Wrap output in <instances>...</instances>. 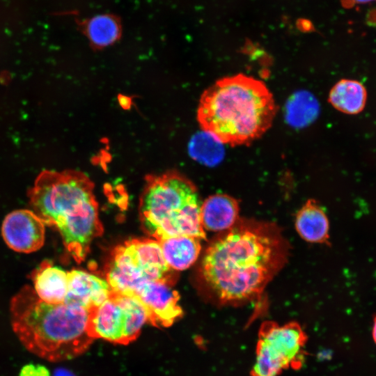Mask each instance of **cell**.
Segmentation results:
<instances>
[{"instance_id":"cell-13","label":"cell","mask_w":376,"mask_h":376,"mask_svg":"<svg viewBox=\"0 0 376 376\" xmlns=\"http://www.w3.org/2000/svg\"><path fill=\"white\" fill-rule=\"evenodd\" d=\"M31 278L38 297L47 304L64 303L68 288V272L54 266L49 260H43L33 271Z\"/></svg>"},{"instance_id":"cell-8","label":"cell","mask_w":376,"mask_h":376,"mask_svg":"<svg viewBox=\"0 0 376 376\" xmlns=\"http://www.w3.org/2000/svg\"><path fill=\"white\" fill-rule=\"evenodd\" d=\"M147 322V312L137 298L113 291L100 305L89 310L91 336L113 343L134 341Z\"/></svg>"},{"instance_id":"cell-7","label":"cell","mask_w":376,"mask_h":376,"mask_svg":"<svg viewBox=\"0 0 376 376\" xmlns=\"http://www.w3.org/2000/svg\"><path fill=\"white\" fill-rule=\"evenodd\" d=\"M306 339L297 322H264L259 331L251 376H279L289 368H299L304 361Z\"/></svg>"},{"instance_id":"cell-6","label":"cell","mask_w":376,"mask_h":376,"mask_svg":"<svg viewBox=\"0 0 376 376\" xmlns=\"http://www.w3.org/2000/svg\"><path fill=\"white\" fill-rule=\"evenodd\" d=\"M173 270L166 263L158 241L134 238L113 249L106 281L111 291L130 296L148 282L173 285Z\"/></svg>"},{"instance_id":"cell-11","label":"cell","mask_w":376,"mask_h":376,"mask_svg":"<svg viewBox=\"0 0 376 376\" xmlns=\"http://www.w3.org/2000/svg\"><path fill=\"white\" fill-rule=\"evenodd\" d=\"M111 291L106 280L84 271L72 269L68 272L64 303L90 310L104 302Z\"/></svg>"},{"instance_id":"cell-19","label":"cell","mask_w":376,"mask_h":376,"mask_svg":"<svg viewBox=\"0 0 376 376\" xmlns=\"http://www.w3.org/2000/svg\"><path fill=\"white\" fill-rule=\"evenodd\" d=\"M19 376H50V374L43 366L27 364L22 368Z\"/></svg>"},{"instance_id":"cell-15","label":"cell","mask_w":376,"mask_h":376,"mask_svg":"<svg viewBox=\"0 0 376 376\" xmlns=\"http://www.w3.org/2000/svg\"><path fill=\"white\" fill-rule=\"evenodd\" d=\"M201 240L188 235L171 237L159 241L168 265L173 270H184L197 260Z\"/></svg>"},{"instance_id":"cell-16","label":"cell","mask_w":376,"mask_h":376,"mask_svg":"<svg viewBox=\"0 0 376 376\" xmlns=\"http://www.w3.org/2000/svg\"><path fill=\"white\" fill-rule=\"evenodd\" d=\"M366 100V91L359 81L343 79L337 82L331 89L329 101L338 111L355 114L364 107Z\"/></svg>"},{"instance_id":"cell-21","label":"cell","mask_w":376,"mask_h":376,"mask_svg":"<svg viewBox=\"0 0 376 376\" xmlns=\"http://www.w3.org/2000/svg\"><path fill=\"white\" fill-rule=\"evenodd\" d=\"M347 0H345V3L347 2ZM376 1V0H350V3H369V2H371V1Z\"/></svg>"},{"instance_id":"cell-12","label":"cell","mask_w":376,"mask_h":376,"mask_svg":"<svg viewBox=\"0 0 376 376\" xmlns=\"http://www.w3.org/2000/svg\"><path fill=\"white\" fill-rule=\"evenodd\" d=\"M238 201L225 194L207 198L201 207V223L209 231L222 232L231 228L239 219Z\"/></svg>"},{"instance_id":"cell-18","label":"cell","mask_w":376,"mask_h":376,"mask_svg":"<svg viewBox=\"0 0 376 376\" xmlns=\"http://www.w3.org/2000/svg\"><path fill=\"white\" fill-rule=\"evenodd\" d=\"M318 109L314 98L307 93L296 94L288 104L289 123L296 126L307 124L316 116Z\"/></svg>"},{"instance_id":"cell-4","label":"cell","mask_w":376,"mask_h":376,"mask_svg":"<svg viewBox=\"0 0 376 376\" xmlns=\"http://www.w3.org/2000/svg\"><path fill=\"white\" fill-rule=\"evenodd\" d=\"M11 325L31 353L52 362L83 354L94 338L89 332V310L65 303L47 304L25 285L10 301Z\"/></svg>"},{"instance_id":"cell-20","label":"cell","mask_w":376,"mask_h":376,"mask_svg":"<svg viewBox=\"0 0 376 376\" xmlns=\"http://www.w3.org/2000/svg\"><path fill=\"white\" fill-rule=\"evenodd\" d=\"M372 334H373V340L375 343L376 344V316L375 317L374 321H373Z\"/></svg>"},{"instance_id":"cell-2","label":"cell","mask_w":376,"mask_h":376,"mask_svg":"<svg viewBox=\"0 0 376 376\" xmlns=\"http://www.w3.org/2000/svg\"><path fill=\"white\" fill-rule=\"evenodd\" d=\"M276 111L266 84L239 73L222 77L204 91L196 118L202 130L220 143L248 146L271 127Z\"/></svg>"},{"instance_id":"cell-3","label":"cell","mask_w":376,"mask_h":376,"mask_svg":"<svg viewBox=\"0 0 376 376\" xmlns=\"http://www.w3.org/2000/svg\"><path fill=\"white\" fill-rule=\"evenodd\" d=\"M93 189V182L81 171L44 170L28 191L33 212L58 230L77 263L85 259L92 241L103 233Z\"/></svg>"},{"instance_id":"cell-14","label":"cell","mask_w":376,"mask_h":376,"mask_svg":"<svg viewBox=\"0 0 376 376\" xmlns=\"http://www.w3.org/2000/svg\"><path fill=\"white\" fill-rule=\"evenodd\" d=\"M295 228L299 236L311 243L328 244L329 223L322 207L308 199L295 216Z\"/></svg>"},{"instance_id":"cell-17","label":"cell","mask_w":376,"mask_h":376,"mask_svg":"<svg viewBox=\"0 0 376 376\" xmlns=\"http://www.w3.org/2000/svg\"><path fill=\"white\" fill-rule=\"evenodd\" d=\"M84 33L95 49H101L113 45L121 36V26L115 16L98 15L88 21Z\"/></svg>"},{"instance_id":"cell-22","label":"cell","mask_w":376,"mask_h":376,"mask_svg":"<svg viewBox=\"0 0 376 376\" xmlns=\"http://www.w3.org/2000/svg\"><path fill=\"white\" fill-rule=\"evenodd\" d=\"M56 376H75L71 373L65 370H61L58 373Z\"/></svg>"},{"instance_id":"cell-9","label":"cell","mask_w":376,"mask_h":376,"mask_svg":"<svg viewBox=\"0 0 376 376\" xmlns=\"http://www.w3.org/2000/svg\"><path fill=\"white\" fill-rule=\"evenodd\" d=\"M45 225L33 211L16 210L5 217L1 226V235L9 248L19 253H29L43 246Z\"/></svg>"},{"instance_id":"cell-5","label":"cell","mask_w":376,"mask_h":376,"mask_svg":"<svg viewBox=\"0 0 376 376\" xmlns=\"http://www.w3.org/2000/svg\"><path fill=\"white\" fill-rule=\"evenodd\" d=\"M201 204L196 187L180 173L149 175L140 198L142 228L158 242L180 235L206 240L201 223Z\"/></svg>"},{"instance_id":"cell-1","label":"cell","mask_w":376,"mask_h":376,"mask_svg":"<svg viewBox=\"0 0 376 376\" xmlns=\"http://www.w3.org/2000/svg\"><path fill=\"white\" fill-rule=\"evenodd\" d=\"M289 253V243L277 225L239 218L208 246L201 274L218 304L240 306L260 297Z\"/></svg>"},{"instance_id":"cell-10","label":"cell","mask_w":376,"mask_h":376,"mask_svg":"<svg viewBox=\"0 0 376 376\" xmlns=\"http://www.w3.org/2000/svg\"><path fill=\"white\" fill-rule=\"evenodd\" d=\"M172 285L159 281L146 283L132 295L144 306L148 322L156 327H169L182 315L177 291Z\"/></svg>"}]
</instances>
